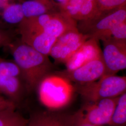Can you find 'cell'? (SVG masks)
Wrapping results in <instances>:
<instances>
[{"label": "cell", "mask_w": 126, "mask_h": 126, "mask_svg": "<svg viewBox=\"0 0 126 126\" xmlns=\"http://www.w3.org/2000/svg\"><path fill=\"white\" fill-rule=\"evenodd\" d=\"M7 47L22 72L26 91L32 92L53 68L49 56L42 54L20 38L14 39Z\"/></svg>", "instance_id": "6da1fadb"}, {"label": "cell", "mask_w": 126, "mask_h": 126, "mask_svg": "<svg viewBox=\"0 0 126 126\" xmlns=\"http://www.w3.org/2000/svg\"><path fill=\"white\" fill-rule=\"evenodd\" d=\"M37 88L41 102L51 111L66 107L71 102L75 92L72 82L57 74L45 76Z\"/></svg>", "instance_id": "7a4b0ae2"}, {"label": "cell", "mask_w": 126, "mask_h": 126, "mask_svg": "<svg viewBox=\"0 0 126 126\" xmlns=\"http://www.w3.org/2000/svg\"><path fill=\"white\" fill-rule=\"evenodd\" d=\"M75 92L88 102L117 97L126 93V78L116 75H105L99 79L88 84L73 85Z\"/></svg>", "instance_id": "3957f363"}, {"label": "cell", "mask_w": 126, "mask_h": 126, "mask_svg": "<svg viewBox=\"0 0 126 126\" xmlns=\"http://www.w3.org/2000/svg\"><path fill=\"white\" fill-rule=\"evenodd\" d=\"M26 90L20 69L13 60L0 57V95L17 105Z\"/></svg>", "instance_id": "277c9868"}, {"label": "cell", "mask_w": 126, "mask_h": 126, "mask_svg": "<svg viewBox=\"0 0 126 126\" xmlns=\"http://www.w3.org/2000/svg\"><path fill=\"white\" fill-rule=\"evenodd\" d=\"M119 96L89 102L78 111L80 121L95 126L108 125L111 120Z\"/></svg>", "instance_id": "5b68a950"}, {"label": "cell", "mask_w": 126, "mask_h": 126, "mask_svg": "<svg viewBox=\"0 0 126 126\" xmlns=\"http://www.w3.org/2000/svg\"><path fill=\"white\" fill-rule=\"evenodd\" d=\"M32 23L37 31L57 38L66 32L78 29L77 22L60 10L33 17Z\"/></svg>", "instance_id": "8992f818"}, {"label": "cell", "mask_w": 126, "mask_h": 126, "mask_svg": "<svg viewBox=\"0 0 126 126\" xmlns=\"http://www.w3.org/2000/svg\"><path fill=\"white\" fill-rule=\"evenodd\" d=\"M89 38L88 35L79 32L78 29L66 32L57 38L49 56L56 62L65 63Z\"/></svg>", "instance_id": "52a82bcc"}, {"label": "cell", "mask_w": 126, "mask_h": 126, "mask_svg": "<svg viewBox=\"0 0 126 126\" xmlns=\"http://www.w3.org/2000/svg\"><path fill=\"white\" fill-rule=\"evenodd\" d=\"M102 58L107 75H116L126 68V40L110 38L103 41Z\"/></svg>", "instance_id": "ba28073f"}, {"label": "cell", "mask_w": 126, "mask_h": 126, "mask_svg": "<svg viewBox=\"0 0 126 126\" xmlns=\"http://www.w3.org/2000/svg\"><path fill=\"white\" fill-rule=\"evenodd\" d=\"M106 70L102 55L72 71L64 70L58 74L76 84L83 85L97 81L106 75Z\"/></svg>", "instance_id": "9c48e42d"}, {"label": "cell", "mask_w": 126, "mask_h": 126, "mask_svg": "<svg viewBox=\"0 0 126 126\" xmlns=\"http://www.w3.org/2000/svg\"><path fill=\"white\" fill-rule=\"evenodd\" d=\"M124 21H126V6L94 19L81 22V25L78 27V29L79 32L88 35L90 38H94L97 35Z\"/></svg>", "instance_id": "30bf717a"}, {"label": "cell", "mask_w": 126, "mask_h": 126, "mask_svg": "<svg viewBox=\"0 0 126 126\" xmlns=\"http://www.w3.org/2000/svg\"><path fill=\"white\" fill-rule=\"evenodd\" d=\"M28 120L27 126H79L80 123L78 112L68 114L55 111L33 113Z\"/></svg>", "instance_id": "8fae6325"}, {"label": "cell", "mask_w": 126, "mask_h": 126, "mask_svg": "<svg viewBox=\"0 0 126 126\" xmlns=\"http://www.w3.org/2000/svg\"><path fill=\"white\" fill-rule=\"evenodd\" d=\"M59 6L62 12L76 22L89 21L97 15L96 0H68Z\"/></svg>", "instance_id": "7c38bea8"}, {"label": "cell", "mask_w": 126, "mask_h": 126, "mask_svg": "<svg viewBox=\"0 0 126 126\" xmlns=\"http://www.w3.org/2000/svg\"><path fill=\"white\" fill-rule=\"evenodd\" d=\"M102 56L99 41L89 38L65 63L66 70L72 71Z\"/></svg>", "instance_id": "4fadbf2b"}, {"label": "cell", "mask_w": 126, "mask_h": 126, "mask_svg": "<svg viewBox=\"0 0 126 126\" xmlns=\"http://www.w3.org/2000/svg\"><path fill=\"white\" fill-rule=\"evenodd\" d=\"M20 39L42 54L49 56L57 38L39 31H19Z\"/></svg>", "instance_id": "5bb4252c"}, {"label": "cell", "mask_w": 126, "mask_h": 126, "mask_svg": "<svg viewBox=\"0 0 126 126\" xmlns=\"http://www.w3.org/2000/svg\"><path fill=\"white\" fill-rule=\"evenodd\" d=\"M21 5L25 19L60 11L59 4L53 0H27Z\"/></svg>", "instance_id": "9a60e30c"}, {"label": "cell", "mask_w": 126, "mask_h": 126, "mask_svg": "<svg viewBox=\"0 0 126 126\" xmlns=\"http://www.w3.org/2000/svg\"><path fill=\"white\" fill-rule=\"evenodd\" d=\"M0 16L3 22L10 26H19L25 19L22 5L19 3H6Z\"/></svg>", "instance_id": "2e32d148"}, {"label": "cell", "mask_w": 126, "mask_h": 126, "mask_svg": "<svg viewBox=\"0 0 126 126\" xmlns=\"http://www.w3.org/2000/svg\"><path fill=\"white\" fill-rule=\"evenodd\" d=\"M10 108L0 111V126H27L29 120Z\"/></svg>", "instance_id": "e0dca14e"}, {"label": "cell", "mask_w": 126, "mask_h": 126, "mask_svg": "<svg viewBox=\"0 0 126 126\" xmlns=\"http://www.w3.org/2000/svg\"><path fill=\"white\" fill-rule=\"evenodd\" d=\"M108 126H126V93L119 96Z\"/></svg>", "instance_id": "ac0fdd59"}, {"label": "cell", "mask_w": 126, "mask_h": 126, "mask_svg": "<svg viewBox=\"0 0 126 126\" xmlns=\"http://www.w3.org/2000/svg\"><path fill=\"white\" fill-rule=\"evenodd\" d=\"M96 2L97 15L93 19L126 6V0H96Z\"/></svg>", "instance_id": "d6986e66"}, {"label": "cell", "mask_w": 126, "mask_h": 126, "mask_svg": "<svg viewBox=\"0 0 126 126\" xmlns=\"http://www.w3.org/2000/svg\"><path fill=\"white\" fill-rule=\"evenodd\" d=\"M14 40L13 33L0 28V48L8 47Z\"/></svg>", "instance_id": "ffe728a7"}, {"label": "cell", "mask_w": 126, "mask_h": 126, "mask_svg": "<svg viewBox=\"0 0 126 126\" xmlns=\"http://www.w3.org/2000/svg\"><path fill=\"white\" fill-rule=\"evenodd\" d=\"M16 105L13 101L0 95V111L10 108H16Z\"/></svg>", "instance_id": "44dd1931"}, {"label": "cell", "mask_w": 126, "mask_h": 126, "mask_svg": "<svg viewBox=\"0 0 126 126\" xmlns=\"http://www.w3.org/2000/svg\"><path fill=\"white\" fill-rule=\"evenodd\" d=\"M79 126H95L92 124H90L87 123H85V122H83L80 121V123Z\"/></svg>", "instance_id": "7402d4cb"}, {"label": "cell", "mask_w": 126, "mask_h": 126, "mask_svg": "<svg viewBox=\"0 0 126 126\" xmlns=\"http://www.w3.org/2000/svg\"><path fill=\"white\" fill-rule=\"evenodd\" d=\"M59 3V4H63L65 3V2H66L68 0H56Z\"/></svg>", "instance_id": "603a6c76"}, {"label": "cell", "mask_w": 126, "mask_h": 126, "mask_svg": "<svg viewBox=\"0 0 126 126\" xmlns=\"http://www.w3.org/2000/svg\"></svg>", "instance_id": "cb8c5ba5"}]
</instances>
